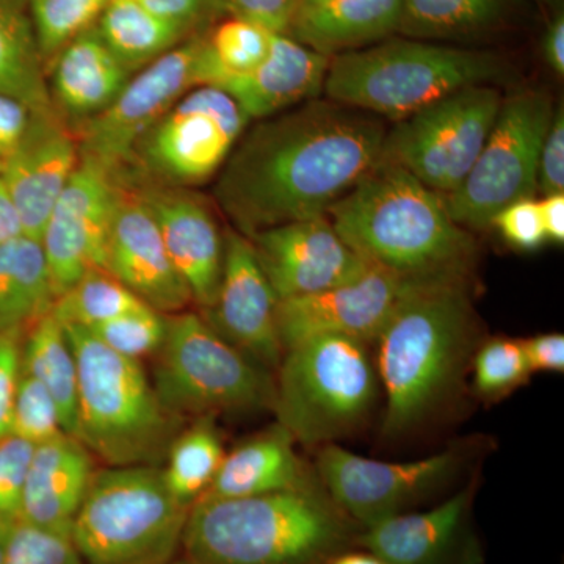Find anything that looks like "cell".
I'll return each instance as SVG.
<instances>
[{
    "label": "cell",
    "instance_id": "cell-48",
    "mask_svg": "<svg viewBox=\"0 0 564 564\" xmlns=\"http://www.w3.org/2000/svg\"><path fill=\"white\" fill-rule=\"evenodd\" d=\"M530 372H563L564 336L558 333L540 334L522 340Z\"/></svg>",
    "mask_w": 564,
    "mask_h": 564
},
{
    "label": "cell",
    "instance_id": "cell-42",
    "mask_svg": "<svg viewBox=\"0 0 564 564\" xmlns=\"http://www.w3.org/2000/svg\"><path fill=\"white\" fill-rule=\"evenodd\" d=\"M491 225L518 250L533 251L547 240L540 202L534 198L519 199L505 207L492 218Z\"/></svg>",
    "mask_w": 564,
    "mask_h": 564
},
{
    "label": "cell",
    "instance_id": "cell-23",
    "mask_svg": "<svg viewBox=\"0 0 564 564\" xmlns=\"http://www.w3.org/2000/svg\"><path fill=\"white\" fill-rule=\"evenodd\" d=\"M93 475L91 454L76 437L62 434L35 445L18 519L43 529L70 533Z\"/></svg>",
    "mask_w": 564,
    "mask_h": 564
},
{
    "label": "cell",
    "instance_id": "cell-22",
    "mask_svg": "<svg viewBox=\"0 0 564 564\" xmlns=\"http://www.w3.org/2000/svg\"><path fill=\"white\" fill-rule=\"evenodd\" d=\"M332 58L292 36L274 33L265 61L237 76H220L209 87L220 88L239 104L248 120H267L323 90Z\"/></svg>",
    "mask_w": 564,
    "mask_h": 564
},
{
    "label": "cell",
    "instance_id": "cell-43",
    "mask_svg": "<svg viewBox=\"0 0 564 564\" xmlns=\"http://www.w3.org/2000/svg\"><path fill=\"white\" fill-rule=\"evenodd\" d=\"M163 20L172 21L191 32L228 13L223 0H132Z\"/></svg>",
    "mask_w": 564,
    "mask_h": 564
},
{
    "label": "cell",
    "instance_id": "cell-1",
    "mask_svg": "<svg viewBox=\"0 0 564 564\" xmlns=\"http://www.w3.org/2000/svg\"><path fill=\"white\" fill-rule=\"evenodd\" d=\"M386 132L375 118L313 99L237 141L215 196L245 237L323 217L380 163Z\"/></svg>",
    "mask_w": 564,
    "mask_h": 564
},
{
    "label": "cell",
    "instance_id": "cell-8",
    "mask_svg": "<svg viewBox=\"0 0 564 564\" xmlns=\"http://www.w3.org/2000/svg\"><path fill=\"white\" fill-rule=\"evenodd\" d=\"M274 386V410L293 440L329 443L358 426L377 397L367 344L317 336L285 350Z\"/></svg>",
    "mask_w": 564,
    "mask_h": 564
},
{
    "label": "cell",
    "instance_id": "cell-11",
    "mask_svg": "<svg viewBox=\"0 0 564 564\" xmlns=\"http://www.w3.org/2000/svg\"><path fill=\"white\" fill-rule=\"evenodd\" d=\"M502 101L492 85L456 91L397 121L386 132L380 162L400 166L426 187L448 195L473 170Z\"/></svg>",
    "mask_w": 564,
    "mask_h": 564
},
{
    "label": "cell",
    "instance_id": "cell-37",
    "mask_svg": "<svg viewBox=\"0 0 564 564\" xmlns=\"http://www.w3.org/2000/svg\"><path fill=\"white\" fill-rule=\"evenodd\" d=\"M10 434L33 445L66 434L61 411L51 392L21 367L20 381L11 410Z\"/></svg>",
    "mask_w": 564,
    "mask_h": 564
},
{
    "label": "cell",
    "instance_id": "cell-26",
    "mask_svg": "<svg viewBox=\"0 0 564 564\" xmlns=\"http://www.w3.org/2000/svg\"><path fill=\"white\" fill-rule=\"evenodd\" d=\"M293 437L282 425L225 455L202 499H239L307 488Z\"/></svg>",
    "mask_w": 564,
    "mask_h": 564
},
{
    "label": "cell",
    "instance_id": "cell-28",
    "mask_svg": "<svg viewBox=\"0 0 564 564\" xmlns=\"http://www.w3.org/2000/svg\"><path fill=\"white\" fill-rule=\"evenodd\" d=\"M29 0H0V95L24 104L33 117H58Z\"/></svg>",
    "mask_w": 564,
    "mask_h": 564
},
{
    "label": "cell",
    "instance_id": "cell-25",
    "mask_svg": "<svg viewBox=\"0 0 564 564\" xmlns=\"http://www.w3.org/2000/svg\"><path fill=\"white\" fill-rule=\"evenodd\" d=\"M129 73L96 28L88 29L55 57L52 99L66 113L88 120L115 101Z\"/></svg>",
    "mask_w": 564,
    "mask_h": 564
},
{
    "label": "cell",
    "instance_id": "cell-46",
    "mask_svg": "<svg viewBox=\"0 0 564 564\" xmlns=\"http://www.w3.org/2000/svg\"><path fill=\"white\" fill-rule=\"evenodd\" d=\"M20 375L18 333L0 334V440L10 434L11 410Z\"/></svg>",
    "mask_w": 564,
    "mask_h": 564
},
{
    "label": "cell",
    "instance_id": "cell-32",
    "mask_svg": "<svg viewBox=\"0 0 564 564\" xmlns=\"http://www.w3.org/2000/svg\"><path fill=\"white\" fill-rule=\"evenodd\" d=\"M503 0H403L397 33L411 40L462 41L491 31Z\"/></svg>",
    "mask_w": 564,
    "mask_h": 564
},
{
    "label": "cell",
    "instance_id": "cell-13",
    "mask_svg": "<svg viewBox=\"0 0 564 564\" xmlns=\"http://www.w3.org/2000/svg\"><path fill=\"white\" fill-rule=\"evenodd\" d=\"M248 121L228 93L202 85L185 93L137 150L159 176L196 184L225 165Z\"/></svg>",
    "mask_w": 564,
    "mask_h": 564
},
{
    "label": "cell",
    "instance_id": "cell-34",
    "mask_svg": "<svg viewBox=\"0 0 564 564\" xmlns=\"http://www.w3.org/2000/svg\"><path fill=\"white\" fill-rule=\"evenodd\" d=\"M274 33L262 25L229 18L204 39L198 61V87L220 76H237L258 68L272 47Z\"/></svg>",
    "mask_w": 564,
    "mask_h": 564
},
{
    "label": "cell",
    "instance_id": "cell-10",
    "mask_svg": "<svg viewBox=\"0 0 564 564\" xmlns=\"http://www.w3.org/2000/svg\"><path fill=\"white\" fill-rule=\"evenodd\" d=\"M554 110L551 98L541 91L503 99L473 170L455 192L443 195L455 223L466 229L488 228L505 207L533 198L541 147Z\"/></svg>",
    "mask_w": 564,
    "mask_h": 564
},
{
    "label": "cell",
    "instance_id": "cell-17",
    "mask_svg": "<svg viewBox=\"0 0 564 564\" xmlns=\"http://www.w3.org/2000/svg\"><path fill=\"white\" fill-rule=\"evenodd\" d=\"M248 239L278 300L336 288L358 280L369 269L326 215L265 229Z\"/></svg>",
    "mask_w": 564,
    "mask_h": 564
},
{
    "label": "cell",
    "instance_id": "cell-53",
    "mask_svg": "<svg viewBox=\"0 0 564 564\" xmlns=\"http://www.w3.org/2000/svg\"><path fill=\"white\" fill-rule=\"evenodd\" d=\"M333 564H384L375 555L350 554L334 560Z\"/></svg>",
    "mask_w": 564,
    "mask_h": 564
},
{
    "label": "cell",
    "instance_id": "cell-4",
    "mask_svg": "<svg viewBox=\"0 0 564 564\" xmlns=\"http://www.w3.org/2000/svg\"><path fill=\"white\" fill-rule=\"evenodd\" d=\"M344 538L343 519L304 488L196 500L181 544L196 564H317Z\"/></svg>",
    "mask_w": 564,
    "mask_h": 564
},
{
    "label": "cell",
    "instance_id": "cell-50",
    "mask_svg": "<svg viewBox=\"0 0 564 564\" xmlns=\"http://www.w3.org/2000/svg\"><path fill=\"white\" fill-rule=\"evenodd\" d=\"M544 61L558 76L564 74V18L556 14L543 39Z\"/></svg>",
    "mask_w": 564,
    "mask_h": 564
},
{
    "label": "cell",
    "instance_id": "cell-12",
    "mask_svg": "<svg viewBox=\"0 0 564 564\" xmlns=\"http://www.w3.org/2000/svg\"><path fill=\"white\" fill-rule=\"evenodd\" d=\"M204 39H192L148 63L129 77L115 101L85 120L80 129V158L110 174L129 162L141 139L185 93L198 87V61Z\"/></svg>",
    "mask_w": 564,
    "mask_h": 564
},
{
    "label": "cell",
    "instance_id": "cell-51",
    "mask_svg": "<svg viewBox=\"0 0 564 564\" xmlns=\"http://www.w3.org/2000/svg\"><path fill=\"white\" fill-rule=\"evenodd\" d=\"M20 236H24L20 214L7 191L6 182L0 176V245L10 242Z\"/></svg>",
    "mask_w": 564,
    "mask_h": 564
},
{
    "label": "cell",
    "instance_id": "cell-36",
    "mask_svg": "<svg viewBox=\"0 0 564 564\" xmlns=\"http://www.w3.org/2000/svg\"><path fill=\"white\" fill-rule=\"evenodd\" d=\"M111 0H29V11L44 65L93 28Z\"/></svg>",
    "mask_w": 564,
    "mask_h": 564
},
{
    "label": "cell",
    "instance_id": "cell-21",
    "mask_svg": "<svg viewBox=\"0 0 564 564\" xmlns=\"http://www.w3.org/2000/svg\"><path fill=\"white\" fill-rule=\"evenodd\" d=\"M140 196L158 221L163 243L192 302L209 310L220 285L225 252V239L214 215L187 193L151 191Z\"/></svg>",
    "mask_w": 564,
    "mask_h": 564
},
{
    "label": "cell",
    "instance_id": "cell-38",
    "mask_svg": "<svg viewBox=\"0 0 564 564\" xmlns=\"http://www.w3.org/2000/svg\"><path fill=\"white\" fill-rule=\"evenodd\" d=\"M475 388L488 399H499L530 377L522 340L494 337L478 350L474 361Z\"/></svg>",
    "mask_w": 564,
    "mask_h": 564
},
{
    "label": "cell",
    "instance_id": "cell-20",
    "mask_svg": "<svg viewBox=\"0 0 564 564\" xmlns=\"http://www.w3.org/2000/svg\"><path fill=\"white\" fill-rule=\"evenodd\" d=\"M80 163L79 143L58 117H32L31 126L6 161V182L22 223V234L41 239L58 196Z\"/></svg>",
    "mask_w": 564,
    "mask_h": 564
},
{
    "label": "cell",
    "instance_id": "cell-39",
    "mask_svg": "<svg viewBox=\"0 0 564 564\" xmlns=\"http://www.w3.org/2000/svg\"><path fill=\"white\" fill-rule=\"evenodd\" d=\"M111 350L139 361L159 351L166 334V318L151 306H141L90 329Z\"/></svg>",
    "mask_w": 564,
    "mask_h": 564
},
{
    "label": "cell",
    "instance_id": "cell-33",
    "mask_svg": "<svg viewBox=\"0 0 564 564\" xmlns=\"http://www.w3.org/2000/svg\"><path fill=\"white\" fill-rule=\"evenodd\" d=\"M225 455L214 415H202L191 429L174 437L166 452L162 473L170 492L192 508L209 489Z\"/></svg>",
    "mask_w": 564,
    "mask_h": 564
},
{
    "label": "cell",
    "instance_id": "cell-18",
    "mask_svg": "<svg viewBox=\"0 0 564 564\" xmlns=\"http://www.w3.org/2000/svg\"><path fill=\"white\" fill-rule=\"evenodd\" d=\"M278 302L250 239L229 229L220 285L207 310L209 325L261 366L278 367L284 350L278 333Z\"/></svg>",
    "mask_w": 564,
    "mask_h": 564
},
{
    "label": "cell",
    "instance_id": "cell-24",
    "mask_svg": "<svg viewBox=\"0 0 564 564\" xmlns=\"http://www.w3.org/2000/svg\"><path fill=\"white\" fill-rule=\"evenodd\" d=\"M402 3L403 0H325L296 10L288 35L332 58L395 33Z\"/></svg>",
    "mask_w": 564,
    "mask_h": 564
},
{
    "label": "cell",
    "instance_id": "cell-5",
    "mask_svg": "<svg viewBox=\"0 0 564 564\" xmlns=\"http://www.w3.org/2000/svg\"><path fill=\"white\" fill-rule=\"evenodd\" d=\"M503 76L492 52L421 40H392L334 55L323 90L333 102L402 121L425 107Z\"/></svg>",
    "mask_w": 564,
    "mask_h": 564
},
{
    "label": "cell",
    "instance_id": "cell-55",
    "mask_svg": "<svg viewBox=\"0 0 564 564\" xmlns=\"http://www.w3.org/2000/svg\"><path fill=\"white\" fill-rule=\"evenodd\" d=\"M181 564H196V563H193V562H188V563H181Z\"/></svg>",
    "mask_w": 564,
    "mask_h": 564
},
{
    "label": "cell",
    "instance_id": "cell-31",
    "mask_svg": "<svg viewBox=\"0 0 564 564\" xmlns=\"http://www.w3.org/2000/svg\"><path fill=\"white\" fill-rule=\"evenodd\" d=\"M96 31L129 70L154 62L176 47L188 33L132 0H111Z\"/></svg>",
    "mask_w": 564,
    "mask_h": 564
},
{
    "label": "cell",
    "instance_id": "cell-29",
    "mask_svg": "<svg viewBox=\"0 0 564 564\" xmlns=\"http://www.w3.org/2000/svg\"><path fill=\"white\" fill-rule=\"evenodd\" d=\"M55 293L43 247L20 236L0 245V334L20 333L51 313Z\"/></svg>",
    "mask_w": 564,
    "mask_h": 564
},
{
    "label": "cell",
    "instance_id": "cell-40",
    "mask_svg": "<svg viewBox=\"0 0 564 564\" xmlns=\"http://www.w3.org/2000/svg\"><path fill=\"white\" fill-rule=\"evenodd\" d=\"M3 564H85L68 532L43 529L17 518Z\"/></svg>",
    "mask_w": 564,
    "mask_h": 564
},
{
    "label": "cell",
    "instance_id": "cell-44",
    "mask_svg": "<svg viewBox=\"0 0 564 564\" xmlns=\"http://www.w3.org/2000/svg\"><path fill=\"white\" fill-rule=\"evenodd\" d=\"M538 191L543 195H554L564 191V111L554 110L538 166Z\"/></svg>",
    "mask_w": 564,
    "mask_h": 564
},
{
    "label": "cell",
    "instance_id": "cell-27",
    "mask_svg": "<svg viewBox=\"0 0 564 564\" xmlns=\"http://www.w3.org/2000/svg\"><path fill=\"white\" fill-rule=\"evenodd\" d=\"M469 507V491L429 511L393 514L367 527L362 543L384 564H434L452 547Z\"/></svg>",
    "mask_w": 564,
    "mask_h": 564
},
{
    "label": "cell",
    "instance_id": "cell-14",
    "mask_svg": "<svg viewBox=\"0 0 564 564\" xmlns=\"http://www.w3.org/2000/svg\"><path fill=\"white\" fill-rule=\"evenodd\" d=\"M462 458L456 451L406 463L378 462L326 445L318 470L340 508L369 527L423 499L454 477Z\"/></svg>",
    "mask_w": 564,
    "mask_h": 564
},
{
    "label": "cell",
    "instance_id": "cell-54",
    "mask_svg": "<svg viewBox=\"0 0 564 564\" xmlns=\"http://www.w3.org/2000/svg\"><path fill=\"white\" fill-rule=\"evenodd\" d=\"M321 2H325V0H296V10L304 9V7L315 6V3Z\"/></svg>",
    "mask_w": 564,
    "mask_h": 564
},
{
    "label": "cell",
    "instance_id": "cell-3",
    "mask_svg": "<svg viewBox=\"0 0 564 564\" xmlns=\"http://www.w3.org/2000/svg\"><path fill=\"white\" fill-rule=\"evenodd\" d=\"M470 318L466 281L425 282L404 295L375 340L386 433L413 429L452 391L469 351Z\"/></svg>",
    "mask_w": 564,
    "mask_h": 564
},
{
    "label": "cell",
    "instance_id": "cell-35",
    "mask_svg": "<svg viewBox=\"0 0 564 564\" xmlns=\"http://www.w3.org/2000/svg\"><path fill=\"white\" fill-rule=\"evenodd\" d=\"M141 306H147V303L141 302L113 274L106 270H91L55 300L52 314L63 325L93 329Z\"/></svg>",
    "mask_w": 564,
    "mask_h": 564
},
{
    "label": "cell",
    "instance_id": "cell-9",
    "mask_svg": "<svg viewBox=\"0 0 564 564\" xmlns=\"http://www.w3.org/2000/svg\"><path fill=\"white\" fill-rule=\"evenodd\" d=\"M154 389L166 411L214 415L273 406L274 384L263 366L199 315H174L159 348Z\"/></svg>",
    "mask_w": 564,
    "mask_h": 564
},
{
    "label": "cell",
    "instance_id": "cell-30",
    "mask_svg": "<svg viewBox=\"0 0 564 564\" xmlns=\"http://www.w3.org/2000/svg\"><path fill=\"white\" fill-rule=\"evenodd\" d=\"M21 367L51 392L61 411L63 430L74 436L77 364L65 326L52 311L33 323L31 336L21 351Z\"/></svg>",
    "mask_w": 564,
    "mask_h": 564
},
{
    "label": "cell",
    "instance_id": "cell-6",
    "mask_svg": "<svg viewBox=\"0 0 564 564\" xmlns=\"http://www.w3.org/2000/svg\"><path fill=\"white\" fill-rule=\"evenodd\" d=\"M63 326L77 364L74 437L111 467L159 462L180 423L163 408L140 362L111 350L90 329Z\"/></svg>",
    "mask_w": 564,
    "mask_h": 564
},
{
    "label": "cell",
    "instance_id": "cell-45",
    "mask_svg": "<svg viewBox=\"0 0 564 564\" xmlns=\"http://www.w3.org/2000/svg\"><path fill=\"white\" fill-rule=\"evenodd\" d=\"M223 3L232 17L281 35H288L296 10V0H223Z\"/></svg>",
    "mask_w": 564,
    "mask_h": 564
},
{
    "label": "cell",
    "instance_id": "cell-47",
    "mask_svg": "<svg viewBox=\"0 0 564 564\" xmlns=\"http://www.w3.org/2000/svg\"><path fill=\"white\" fill-rule=\"evenodd\" d=\"M33 115L24 104L0 95V162L20 147Z\"/></svg>",
    "mask_w": 564,
    "mask_h": 564
},
{
    "label": "cell",
    "instance_id": "cell-2",
    "mask_svg": "<svg viewBox=\"0 0 564 564\" xmlns=\"http://www.w3.org/2000/svg\"><path fill=\"white\" fill-rule=\"evenodd\" d=\"M326 217L367 265L402 280L466 281L470 272L469 229L454 221L441 193L400 166L378 163Z\"/></svg>",
    "mask_w": 564,
    "mask_h": 564
},
{
    "label": "cell",
    "instance_id": "cell-15",
    "mask_svg": "<svg viewBox=\"0 0 564 564\" xmlns=\"http://www.w3.org/2000/svg\"><path fill=\"white\" fill-rule=\"evenodd\" d=\"M111 176L98 163L80 158L47 218L40 243L55 300L91 270H106L107 237L118 196Z\"/></svg>",
    "mask_w": 564,
    "mask_h": 564
},
{
    "label": "cell",
    "instance_id": "cell-19",
    "mask_svg": "<svg viewBox=\"0 0 564 564\" xmlns=\"http://www.w3.org/2000/svg\"><path fill=\"white\" fill-rule=\"evenodd\" d=\"M106 272L159 313H177L192 302L141 196L118 192L107 237Z\"/></svg>",
    "mask_w": 564,
    "mask_h": 564
},
{
    "label": "cell",
    "instance_id": "cell-7",
    "mask_svg": "<svg viewBox=\"0 0 564 564\" xmlns=\"http://www.w3.org/2000/svg\"><path fill=\"white\" fill-rule=\"evenodd\" d=\"M191 507L154 464L95 473L70 536L85 564H165L182 543Z\"/></svg>",
    "mask_w": 564,
    "mask_h": 564
},
{
    "label": "cell",
    "instance_id": "cell-16",
    "mask_svg": "<svg viewBox=\"0 0 564 564\" xmlns=\"http://www.w3.org/2000/svg\"><path fill=\"white\" fill-rule=\"evenodd\" d=\"M417 284L370 267L358 280L311 295L280 300L278 333L282 348L317 336L375 343L404 295Z\"/></svg>",
    "mask_w": 564,
    "mask_h": 564
},
{
    "label": "cell",
    "instance_id": "cell-41",
    "mask_svg": "<svg viewBox=\"0 0 564 564\" xmlns=\"http://www.w3.org/2000/svg\"><path fill=\"white\" fill-rule=\"evenodd\" d=\"M35 445L7 434L0 440V513H20L22 489Z\"/></svg>",
    "mask_w": 564,
    "mask_h": 564
},
{
    "label": "cell",
    "instance_id": "cell-49",
    "mask_svg": "<svg viewBox=\"0 0 564 564\" xmlns=\"http://www.w3.org/2000/svg\"><path fill=\"white\" fill-rule=\"evenodd\" d=\"M541 218L545 237L555 243L564 242V195L554 193L545 195L540 202Z\"/></svg>",
    "mask_w": 564,
    "mask_h": 564
},
{
    "label": "cell",
    "instance_id": "cell-52",
    "mask_svg": "<svg viewBox=\"0 0 564 564\" xmlns=\"http://www.w3.org/2000/svg\"><path fill=\"white\" fill-rule=\"evenodd\" d=\"M14 521H17L14 516L0 513V564H3V556H6L7 544H9Z\"/></svg>",
    "mask_w": 564,
    "mask_h": 564
}]
</instances>
